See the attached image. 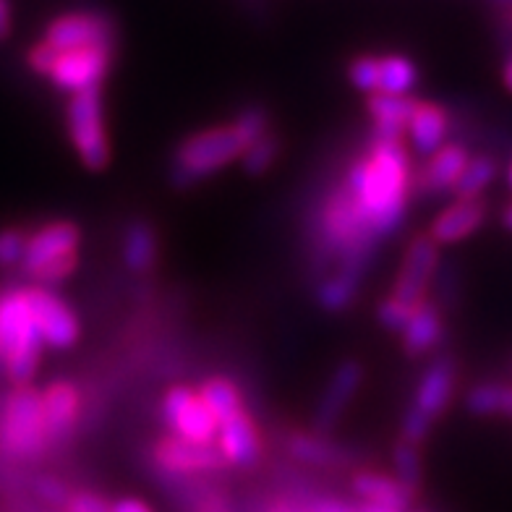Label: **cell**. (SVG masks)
<instances>
[{
  "mask_svg": "<svg viewBox=\"0 0 512 512\" xmlns=\"http://www.w3.org/2000/svg\"><path fill=\"white\" fill-rule=\"evenodd\" d=\"M489 220V204L486 199H452L442 207L429 223V236L439 246H458L479 233Z\"/></svg>",
  "mask_w": 512,
  "mask_h": 512,
  "instance_id": "7402d4cb",
  "label": "cell"
},
{
  "mask_svg": "<svg viewBox=\"0 0 512 512\" xmlns=\"http://www.w3.org/2000/svg\"><path fill=\"white\" fill-rule=\"evenodd\" d=\"M34 494H37L42 502H48V505L66 510L68 499H71L74 489H71V484L58 479V476H40V479L34 481Z\"/></svg>",
  "mask_w": 512,
  "mask_h": 512,
  "instance_id": "1f68e13d",
  "label": "cell"
},
{
  "mask_svg": "<svg viewBox=\"0 0 512 512\" xmlns=\"http://www.w3.org/2000/svg\"><path fill=\"white\" fill-rule=\"evenodd\" d=\"M29 228L24 225H6L0 228V270H19L27 254Z\"/></svg>",
  "mask_w": 512,
  "mask_h": 512,
  "instance_id": "4dcf8cb0",
  "label": "cell"
},
{
  "mask_svg": "<svg viewBox=\"0 0 512 512\" xmlns=\"http://www.w3.org/2000/svg\"><path fill=\"white\" fill-rule=\"evenodd\" d=\"M499 220H502V228L512 233V202L502 209V217H499Z\"/></svg>",
  "mask_w": 512,
  "mask_h": 512,
  "instance_id": "74e56055",
  "label": "cell"
},
{
  "mask_svg": "<svg viewBox=\"0 0 512 512\" xmlns=\"http://www.w3.org/2000/svg\"><path fill=\"white\" fill-rule=\"evenodd\" d=\"M411 155L405 139L371 134L343 173L353 199L382 243L403 228L411 209L416 168Z\"/></svg>",
  "mask_w": 512,
  "mask_h": 512,
  "instance_id": "6da1fadb",
  "label": "cell"
},
{
  "mask_svg": "<svg viewBox=\"0 0 512 512\" xmlns=\"http://www.w3.org/2000/svg\"><path fill=\"white\" fill-rule=\"evenodd\" d=\"M400 351L408 358H432L442 353L447 340V311L437 298H426L424 304L413 311L405 330L400 332Z\"/></svg>",
  "mask_w": 512,
  "mask_h": 512,
  "instance_id": "ffe728a7",
  "label": "cell"
},
{
  "mask_svg": "<svg viewBox=\"0 0 512 512\" xmlns=\"http://www.w3.org/2000/svg\"><path fill=\"white\" fill-rule=\"evenodd\" d=\"M152 463L168 479H199L228 471L217 445H194L173 434H162L152 442Z\"/></svg>",
  "mask_w": 512,
  "mask_h": 512,
  "instance_id": "7c38bea8",
  "label": "cell"
},
{
  "mask_svg": "<svg viewBox=\"0 0 512 512\" xmlns=\"http://www.w3.org/2000/svg\"><path fill=\"white\" fill-rule=\"evenodd\" d=\"M11 34V3L0 0V42Z\"/></svg>",
  "mask_w": 512,
  "mask_h": 512,
  "instance_id": "8d00e7d4",
  "label": "cell"
},
{
  "mask_svg": "<svg viewBox=\"0 0 512 512\" xmlns=\"http://www.w3.org/2000/svg\"><path fill=\"white\" fill-rule=\"evenodd\" d=\"M421 450L424 447L411 445V442H405L400 437L395 442V447H392V468H395L392 473L418 494H421V479H424V458H421Z\"/></svg>",
  "mask_w": 512,
  "mask_h": 512,
  "instance_id": "f546056e",
  "label": "cell"
},
{
  "mask_svg": "<svg viewBox=\"0 0 512 512\" xmlns=\"http://www.w3.org/2000/svg\"><path fill=\"white\" fill-rule=\"evenodd\" d=\"M272 131V115L264 105H246L230 121L191 131L173 149L168 181L173 189L189 191L241 162L243 152L262 134Z\"/></svg>",
  "mask_w": 512,
  "mask_h": 512,
  "instance_id": "7a4b0ae2",
  "label": "cell"
},
{
  "mask_svg": "<svg viewBox=\"0 0 512 512\" xmlns=\"http://www.w3.org/2000/svg\"><path fill=\"white\" fill-rule=\"evenodd\" d=\"M499 79H502V87H505L507 95H512V48L505 53V61L499 68Z\"/></svg>",
  "mask_w": 512,
  "mask_h": 512,
  "instance_id": "d590c367",
  "label": "cell"
},
{
  "mask_svg": "<svg viewBox=\"0 0 512 512\" xmlns=\"http://www.w3.org/2000/svg\"><path fill=\"white\" fill-rule=\"evenodd\" d=\"M497 11H505V8H512V0H492Z\"/></svg>",
  "mask_w": 512,
  "mask_h": 512,
  "instance_id": "ab89813d",
  "label": "cell"
},
{
  "mask_svg": "<svg viewBox=\"0 0 512 512\" xmlns=\"http://www.w3.org/2000/svg\"><path fill=\"white\" fill-rule=\"evenodd\" d=\"M191 512H233V507H230V502L223 494L204 492L194 499Z\"/></svg>",
  "mask_w": 512,
  "mask_h": 512,
  "instance_id": "836d02e7",
  "label": "cell"
},
{
  "mask_svg": "<svg viewBox=\"0 0 512 512\" xmlns=\"http://www.w3.org/2000/svg\"><path fill=\"white\" fill-rule=\"evenodd\" d=\"M463 408L476 418H507L512 421V382L484 379L468 387Z\"/></svg>",
  "mask_w": 512,
  "mask_h": 512,
  "instance_id": "4316f807",
  "label": "cell"
},
{
  "mask_svg": "<svg viewBox=\"0 0 512 512\" xmlns=\"http://www.w3.org/2000/svg\"><path fill=\"white\" fill-rule=\"evenodd\" d=\"M418 97H392V95H374L366 97V118L371 123V134L395 136L405 139L408 123L416 113Z\"/></svg>",
  "mask_w": 512,
  "mask_h": 512,
  "instance_id": "484cf974",
  "label": "cell"
},
{
  "mask_svg": "<svg viewBox=\"0 0 512 512\" xmlns=\"http://www.w3.org/2000/svg\"><path fill=\"white\" fill-rule=\"evenodd\" d=\"M473 152L463 139H450L429 157L413 168V199H439L452 196L458 181L463 178Z\"/></svg>",
  "mask_w": 512,
  "mask_h": 512,
  "instance_id": "9a60e30c",
  "label": "cell"
},
{
  "mask_svg": "<svg viewBox=\"0 0 512 512\" xmlns=\"http://www.w3.org/2000/svg\"><path fill=\"white\" fill-rule=\"evenodd\" d=\"M505 181H507V186H510V191H512V157L507 160V165H505Z\"/></svg>",
  "mask_w": 512,
  "mask_h": 512,
  "instance_id": "f35d334b",
  "label": "cell"
},
{
  "mask_svg": "<svg viewBox=\"0 0 512 512\" xmlns=\"http://www.w3.org/2000/svg\"><path fill=\"white\" fill-rule=\"evenodd\" d=\"M499 176V160L492 152H473L463 178L458 181L452 199H484V194L492 189V183Z\"/></svg>",
  "mask_w": 512,
  "mask_h": 512,
  "instance_id": "83f0119b",
  "label": "cell"
},
{
  "mask_svg": "<svg viewBox=\"0 0 512 512\" xmlns=\"http://www.w3.org/2000/svg\"><path fill=\"white\" fill-rule=\"evenodd\" d=\"M345 76L351 81V87L358 89L361 95H392L408 97L421 81L416 61L405 53H364L351 58Z\"/></svg>",
  "mask_w": 512,
  "mask_h": 512,
  "instance_id": "ba28073f",
  "label": "cell"
},
{
  "mask_svg": "<svg viewBox=\"0 0 512 512\" xmlns=\"http://www.w3.org/2000/svg\"><path fill=\"white\" fill-rule=\"evenodd\" d=\"M162 424L168 426V434L181 437L194 445H215L217 421L199 390L191 384H173L165 390L160 400Z\"/></svg>",
  "mask_w": 512,
  "mask_h": 512,
  "instance_id": "30bf717a",
  "label": "cell"
},
{
  "mask_svg": "<svg viewBox=\"0 0 512 512\" xmlns=\"http://www.w3.org/2000/svg\"><path fill=\"white\" fill-rule=\"evenodd\" d=\"M283 450L298 463L322 468V471H340L358 463L356 450L314 429H288L283 434Z\"/></svg>",
  "mask_w": 512,
  "mask_h": 512,
  "instance_id": "d6986e66",
  "label": "cell"
},
{
  "mask_svg": "<svg viewBox=\"0 0 512 512\" xmlns=\"http://www.w3.org/2000/svg\"><path fill=\"white\" fill-rule=\"evenodd\" d=\"M40 395L50 445H53V450L68 445L76 434L81 413H84V395L71 379H53L42 387Z\"/></svg>",
  "mask_w": 512,
  "mask_h": 512,
  "instance_id": "ac0fdd59",
  "label": "cell"
},
{
  "mask_svg": "<svg viewBox=\"0 0 512 512\" xmlns=\"http://www.w3.org/2000/svg\"><path fill=\"white\" fill-rule=\"evenodd\" d=\"M40 332L34 327L27 301V285L0 288V369L14 382V387H27L37 377L42 364Z\"/></svg>",
  "mask_w": 512,
  "mask_h": 512,
  "instance_id": "3957f363",
  "label": "cell"
},
{
  "mask_svg": "<svg viewBox=\"0 0 512 512\" xmlns=\"http://www.w3.org/2000/svg\"><path fill=\"white\" fill-rule=\"evenodd\" d=\"M366 272L351 267H335L314 280V301L327 314H348L361 298Z\"/></svg>",
  "mask_w": 512,
  "mask_h": 512,
  "instance_id": "d4e9b609",
  "label": "cell"
},
{
  "mask_svg": "<svg viewBox=\"0 0 512 512\" xmlns=\"http://www.w3.org/2000/svg\"><path fill=\"white\" fill-rule=\"evenodd\" d=\"M115 66V48H84L58 53L55 50L48 81L68 97L87 92V89L105 87L110 71Z\"/></svg>",
  "mask_w": 512,
  "mask_h": 512,
  "instance_id": "5bb4252c",
  "label": "cell"
},
{
  "mask_svg": "<svg viewBox=\"0 0 512 512\" xmlns=\"http://www.w3.org/2000/svg\"><path fill=\"white\" fill-rule=\"evenodd\" d=\"M217 450L223 452L228 468L251 471L259 465L264 452L262 429L256 424L249 403L238 405L230 413L217 418Z\"/></svg>",
  "mask_w": 512,
  "mask_h": 512,
  "instance_id": "e0dca14e",
  "label": "cell"
},
{
  "mask_svg": "<svg viewBox=\"0 0 512 512\" xmlns=\"http://www.w3.org/2000/svg\"><path fill=\"white\" fill-rule=\"evenodd\" d=\"M280 155H283V136L277 134L275 128H272V131L259 136V139H256V142L243 152L241 157L243 173L251 178L267 176V173L277 165Z\"/></svg>",
  "mask_w": 512,
  "mask_h": 512,
  "instance_id": "f1b7e54d",
  "label": "cell"
},
{
  "mask_svg": "<svg viewBox=\"0 0 512 512\" xmlns=\"http://www.w3.org/2000/svg\"><path fill=\"white\" fill-rule=\"evenodd\" d=\"M58 53L84 48H115L118 50V24L105 11H68V14L55 16L45 27L40 37Z\"/></svg>",
  "mask_w": 512,
  "mask_h": 512,
  "instance_id": "8fae6325",
  "label": "cell"
},
{
  "mask_svg": "<svg viewBox=\"0 0 512 512\" xmlns=\"http://www.w3.org/2000/svg\"><path fill=\"white\" fill-rule=\"evenodd\" d=\"M351 494L358 499V505L392 512H411L418 499V492L405 486L395 473H384L379 468H356L351 476Z\"/></svg>",
  "mask_w": 512,
  "mask_h": 512,
  "instance_id": "44dd1931",
  "label": "cell"
},
{
  "mask_svg": "<svg viewBox=\"0 0 512 512\" xmlns=\"http://www.w3.org/2000/svg\"><path fill=\"white\" fill-rule=\"evenodd\" d=\"M27 301L32 311L34 327L40 332L45 348L53 351H71L81 337V322L74 306L53 288L27 285Z\"/></svg>",
  "mask_w": 512,
  "mask_h": 512,
  "instance_id": "4fadbf2b",
  "label": "cell"
},
{
  "mask_svg": "<svg viewBox=\"0 0 512 512\" xmlns=\"http://www.w3.org/2000/svg\"><path fill=\"white\" fill-rule=\"evenodd\" d=\"M452 128H455V121H452V113L445 102L418 100L416 113H413L411 123H408L405 142H408L413 155L424 160V157H429L432 152H437L439 147H445L450 142Z\"/></svg>",
  "mask_w": 512,
  "mask_h": 512,
  "instance_id": "603a6c76",
  "label": "cell"
},
{
  "mask_svg": "<svg viewBox=\"0 0 512 512\" xmlns=\"http://www.w3.org/2000/svg\"><path fill=\"white\" fill-rule=\"evenodd\" d=\"M366 379V366L358 358H345L335 366L327 384H324L322 395L317 400V408L311 413V426L319 434H332L337 424L343 421L348 408L353 405L356 395L361 392Z\"/></svg>",
  "mask_w": 512,
  "mask_h": 512,
  "instance_id": "2e32d148",
  "label": "cell"
},
{
  "mask_svg": "<svg viewBox=\"0 0 512 512\" xmlns=\"http://www.w3.org/2000/svg\"><path fill=\"white\" fill-rule=\"evenodd\" d=\"M81 228L74 220H50L29 230V243L19 272L32 285L61 288L79 270Z\"/></svg>",
  "mask_w": 512,
  "mask_h": 512,
  "instance_id": "5b68a950",
  "label": "cell"
},
{
  "mask_svg": "<svg viewBox=\"0 0 512 512\" xmlns=\"http://www.w3.org/2000/svg\"><path fill=\"white\" fill-rule=\"evenodd\" d=\"M113 512H155V507L142 497H118L113 499Z\"/></svg>",
  "mask_w": 512,
  "mask_h": 512,
  "instance_id": "e575fe53",
  "label": "cell"
},
{
  "mask_svg": "<svg viewBox=\"0 0 512 512\" xmlns=\"http://www.w3.org/2000/svg\"><path fill=\"white\" fill-rule=\"evenodd\" d=\"M66 512H113V499L95 489H74Z\"/></svg>",
  "mask_w": 512,
  "mask_h": 512,
  "instance_id": "d6a6232c",
  "label": "cell"
},
{
  "mask_svg": "<svg viewBox=\"0 0 512 512\" xmlns=\"http://www.w3.org/2000/svg\"><path fill=\"white\" fill-rule=\"evenodd\" d=\"M162 259V243L155 223L147 217L128 220L121 236V262L131 275L147 277L157 272Z\"/></svg>",
  "mask_w": 512,
  "mask_h": 512,
  "instance_id": "cb8c5ba5",
  "label": "cell"
},
{
  "mask_svg": "<svg viewBox=\"0 0 512 512\" xmlns=\"http://www.w3.org/2000/svg\"><path fill=\"white\" fill-rule=\"evenodd\" d=\"M58 512H66V510H58Z\"/></svg>",
  "mask_w": 512,
  "mask_h": 512,
  "instance_id": "60d3db41",
  "label": "cell"
},
{
  "mask_svg": "<svg viewBox=\"0 0 512 512\" xmlns=\"http://www.w3.org/2000/svg\"><path fill=\"white\" fill-rule=\"evenodd\" d=\"M458 392V361L447 351L437 353L426 361L424 371L418 374L413 398L400 418V439L416 447H424L432 437L434 426L450 411Z\"/></svg>",
  "mask_w": 512,
  "mask_h": 512,
  "instance_id": "277c9868",
  "label": "cell"
},
{
  "mask_svg": "<svg viewBox=\"0 0 512 512\" xmlns=\"http://www.w3.org/2000/svg\"><path fill=\"white\" fill-rule=\"evenodd\" d=\"M53 450L37 387H14L0 403V452L16 463L42 460Z\"/></svg>",
  "mask_w": 512,
  "mask_h": 512,
  "instance_id": "8992f818",
  "label": "cell"
},
{
  "mask_svg": "<svg viewBox=\"0 0 512 512\" xmlns=\"http://www.w3.org/2000/svg\"><path fill=\"white\" fill-rule=\"evenodd\" d=\"M439 272H442V246L426 230L413 233L405 243L403 259H400L387 296L418 309L426 298H432V288L437 283Z\"/></svg>",
  "mask_w": 512,
  "mask_h": 512,
  "instance_id": "9c48e42d",
  "label": "cell"
},
{
  "mask_svg": "<svg viewBox=\"0 0 512 512\" xmlns=\"http://www.w3.org/2000/svg\"><path fill=\"white\" fill-rule=\"evenodd\" d=\"M66 136L74 155L89 173H105L113 162L105 87L71 95L66 102Z\"/></svg>",
  "mask_w": 512,
  "mask_h": 512,
  "instance_id": "52a82bcc",
  "label": "cell"
}]
</instances>
